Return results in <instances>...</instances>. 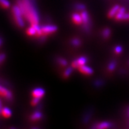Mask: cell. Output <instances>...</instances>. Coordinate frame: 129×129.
Listing matches in <instances>:
<instances>
[{"label":"cell","instance_id":"obj_21","mask_svg":"<svg viewBox=\"0 0 129 129\" xmlns=\"http://www.w3.org/2000/svg\"><path fill=\"white\" fill-rule=\"evenodd\" d=\"M57 62L60 66H62V67H67L68 64V62L65 60V59H63V58H61V57L58 58Z\"/></svg>","mask_w":129,"mask_h":129},{"label":"cell","instance_id":"obj_16","mask_svg":"<svg viewBox=\"0 0 129 129\" xmlns=\"http://www.w3.org/2000/svg\"><path fill=\"white\" fill-rule=\"evenodd\" d=\"M111 31L109 28H105L102 32V35L105 39H108L111 36Z\"/></svg>","mask_w":129,"mask_h":129},{"label":"cell","instance_id":"obj_13","mask_svg":"<svg viewBox=\"0 0 129 129\" xmlns=\"http://www.w3.org/2000/svg\"><path fill=\"white\" fill-rule=\"evenodd\" d=\"M42 117H43V114H42V113L40 112V111H35V112L30 115V119L32 121H37L40 120Z\"/></svg>","mask_w":129,"mask_h":129},{"label":"cell","instance_id":"obj_30","mask_svg":"<svg viewBox=\"0 0 129 129\" xmlns=\"http://www.w3.org/2000/svg\"><path fill=\"white\" fill-rule=\"evenodd\" d=\"M127 109H129V106H128V108H127Z\"/></svg>","mask_w":129,"mask_h":129},{"label":"cell","instance_id":"obj_1","mask_svg":"<svg viewBox=\"0 0 129 129\" xmlns=\"http://www.w3.org/2000/svg\"><path fill=\"white\" fill-rule=\"evenodd\" d=\"M24 18L30 25L39 24V16L32 0H17Z\"/></svg>","mask_w":129,"mask_h":129},{"label":"cell","instance_id":"obj_31","mask_svg":"<svg viewBox=\"0 0 129 129\" xmlns=\"http://www.w3.org/2000/svg\"><path fill=\"white\" fill-rule=\"evenodd\" d=\"M128 125H129V122H128Z\"/></svg>","mask_w":129,"mask_h":129},{"label":"cell","instance_id":"obj_11","mask_svg":"<svg viewBox=\"0 0 129 129\" xmlns=\"http://www.w3.org/2000/svg\"><path fill=\"white\" fill-rule=\"evenodd\" d=\"M120 7H121L119 5H115V6L111 8L110 10L109 11L108 13V16L109 18H112V17H115L118 12Z\"/></svg>","mask_w":129,"mask_h":129},{"label":"cell","instance_id":"obj_5","mask_svg":"<svg viewBox=\"0 0 129 129\" xmlns=\"http://www.w3.org/2000/svg\"><path fill=\"white\" fill-rule=\"evenodd\" d=\"M87 58L85 56H81L74 60L72 62L71 65L73 68H78L80 66L84 65L87 63Z\"/></svg>","mask_w":129,"mask_h":129},{"label":"cell","instance_id":"obj_12","mask_svg":"<svg viewBox=\"0 0 129 129\" xmlns=\"http://www.w3.org/2000/svg\"><path fill=\"white\" fill-rule=\"evenodd\" d=\"M125 13V9L124 7H120L118 12L115 16V18L117 20H122V17Z\"/></svg>","mask_w":129,"mask_h":129},{"label":"cell","instance_id":"obj_20","mask_svg":"<svg viewBox=\"0 0 129 129\" xmlns=\"http://www.w3.org/2000/svg\"><path fill=\"white\" fill-rule=\"evenodd\" d=\"M75 8L77 10L83 11L85 10V9H86V6L84 4H81V3H77V4L75 5Z\"/></svg>","mask_w":129,"mask_h":129},{"label":"cell","instance_id":"obj_25","mask_svg":"<svg viewBox=\"0 0 129 129\" xmlns=\"http://www.w3.org/2000/svg\"><path fill=\"white\" fill-rule=\"evenodd\" d=\"M129 19V13H125L123 17H122V20H128Z\"/></svg>","mask_w":129,"mask_h":129},{"label":"cell","instance_id":"obj_24","mask_svg":"<svg viewBox=\"0 0 129 129\" xmlns=\"http://www.w3.org/2000/svg\"><path fill=\"white\" fill-rule=\"evenodd\" d=\"M5 59H6V55L4 54H3V53L0 54V63H2L5 60Z\"/></svg>","mask_w":129,"mask_h":129},{"label":"cell","instance_id":"obj_8","mask_svg":"<svg viewBox=\"0 0 129 129\" xmlns=\"http://www.w3.org/2000/svg\"><path fill=\"white\" fill-rule=\"evenodd\" d=\"M45 90L42 88H36L34 89L32 91V96L33 98H41L44 96Z\"/></svg>","mask_w":129,"mask_h":129},{"label":"cell","instance_id":"obj_28","mask_svg":"<svg viewBox=\"0 0 129 129\" xmlns=\"http://www.w3.org/2000/svg\"><path fill=\"white\" fill-rule=\"evenodd\" d=\"M126 114H127V116L129 118V109H127V111H126Z\"/></svg>","mask_w":129,"mask_h":129},{"label":"cell","instance_id":"obj_27","mask_svg":"<svg viewBox=\"0 0 129 129\" xmlns=\"http://www.w3.org/2000/svg\"><path fill=\"white\" fill-rule=\"evenodd\" d=\"M3 106H2V103H1V100H0V114H1V112H2Z\"/></svg>","mask_w":129,"mask_h":129},{"label":"cell","instance_id":"obj_7","mask_svg":"<svg viewBox=\"0 0 129 129\" xmlns=\"http://www.w3.org/2000/svg\"><path fill=\"white\" fill-rule=\"evenodd\" d=\"M79 71H80L81 73L84 74V75H91L93 74V70L91 68H90L88 66L85 65H81L78 68Z\"/></svg>","mask_w":129,"mask_h":129},{"label":"cell","instance_id":"obj_26","mask_svg":"<svg viewBox=\"0 0 129 129\" xmlns=\"http://www.w3.org/2000/svg\"><path fill=\"white\" fill-rule=\"evenodd\" d=\"M103 84H104V82L102 81H97L96 83L97 86H102Z\"/></svg>","mask_w":129,"mask_h":129},{"label":"cell","instance_id":"obj_4","mask_svg":"<svg viewBox=\"0 0 129 129\" xmlns=\"http://www.w3.org/2000/svg\"><path fill=\"white\" fill-rule=\"evenodd\" d=\"M41 28L42 33H43V35H45V36L54 33L57 30V27L55 25H53L43 26L41 27Z\"/></svg>","mask_w":129,"mask_h":129},{"label":"cell","instance_id":"obj_15","mask_svg":"<svg viewBox=\"0 0 129 129\" xmlns=\"http://www.w3.org/2000/svg\"><path fill=\"white\" fill-rule=\"evenodd\" d=\"M117 61L115 60H111V62L109 63L108 65V70L110 72L114 71L116 67H117Z\"/></svg>","mask_w":129,"mask_h":129},{"label":"cell","instance_id":"obj_9","mask_svg":"<svg viewBox=\"0 0 129 129\" xmlns=\"http://www.w3.org/2000/svg\"><path fill=\"white\" fill-rule=\"evenodd\" d=\"M113 124L109 121H103L97 124L96 125H95L94 128L97 129H104V128H109L112 127Z\"/></svg>","mask_w":129,"mask_h":129},{"label":"cell","instance_id":"obj_10","mask_svg":"<svg viewBox=\"0 0 129 129\" xmlns=\"http://www.w3.org/2000/svg\"><path fill=\"white\" fill-rule=\"evenodd\" d=\"M72 20L73 22L76 25H81L83 23V20H82V17L81 16V14L75 13H73L72 15Z\"/></svg>","mask_w":129,"mask_h":129},{"label":"cell","instance_id":"obj_23","mask_svg":"<svg viewBox=\"0 0 129 129\" xmlns=\"http://www.w3.org/2000/svg\"><path fill=\"white\" fill-rule=\"evenodd\" d=\"M114 51H115L116 54H120L122 51V47L121 46H117L114 48Z\"/></svg>","mask_w":129,"mask_h":129},{"label":"cell","instance_id":"obj_18","mask_svg":"<svg viewBox=\"0 0 129 129\" xmlns=\"http://www.w3.org/2000/svg\"><path fill=\"white\" fill-rule=\"evenodd\" d=\"M0 5L4 9H8L10 6V3L8 0H0Z\"/></svg>","mask_w":129,"mask_h":129},{"label":"cell","instance_id":"obj_14","mask_svg":"<svg viewBox=\"0 0 129 129\" xmlns=\"http://www.w3.org/2000/svg\"><path fill=\"white\" fill-rule=\"evenodd\" d=\"M1 114L4 118H9L12 116V111L10 110L9 108H8L7 107L3 108L2 112H1Z\"/></svg>","mask_w":129,"mask_h":129},{"label":"cell","instance_id":"obj_3","mask_svg":"<svg viewBox=\"0 0 129 129\" xmlns=\"http://www.w3.org/2000/svg\"><path fill=\"white\" fill-rule=\"evenodd\" d=\"M80 14L82 17V20H83L82 25H83L84 29L87 32H90V28H91V21H90L89 14L85 10L82 11Z\"/></svg>","mask_w":129,"mask_h":129},{"label":"cell","instance_id":"obj_19","mask_svg":"<svg viewBox=\"0 0 129 129\" xmlns=\"http://www.w3.org/2000/svg\"><path fill=\"white\" fill-rule=\"evenodd\" d=\"M71 44L74 47H79L81 44V41L78 38H74L71 40Z\"/></svg>","mask_w":129,"mask_h":129},{"label":"cell","instance_id":"obj_32","mask_svg":"<svg viewBox=\"0 0 129 129\" xmlns=\"http://www.w3.org/2000/svg\"><path fill=\"white\" fill-rule=\"evenodd\" d=\"M128 64H129V61H128Z\"/></svg>","mask_w":129,"mask_h":129},{"label":"cell","instance_id":"obj_2","mask_svg":"<svg viewBox=\"0 0 129 129\" xmlns=\"http://www.w3.org/2000/svg\"><path fill=\"white\" fill-rule=\"evenodd\" d=\"M12 13L14 21L19 28H23L25 25V18L20 8L17 5H15L12 8Z\"/></svg>","mask_w":129,"mask_h":129},{"label":"cell","instance_id":"obj_22","mask_svg":"<svg viewBox=\"0 0 129 129\" xmlns=\"http://www.w3.org/2000/svg\"><path fill=\"white\" fill-rule=\"evenodd\" d=\"M40 100H41V98H34L31 101V105L32 106L37 105H38V104H39V102H40Z\"/></svg>","mask_w":129,"mask_h":129},{"label":"cell","instance_id":"obj_29","mask_svg":"<svg viewBox=\"0 0 129 129\" xmlns=\"http://www.w3.org/2000/svg\"><path fill=\"white\" fill-rule=\"evenodd\" d=\"M1 43H2V41H1V40L0 39V46L1 45Z\"/></svg>","mask_w":129,"mask_h":129},{"label":"cell","instance_id":"obj_17","mask_svg":"<svg viewBox=\"0 0 129 129\" xmlns=\"http://www.w3.org/2000/svg\"><path fill=\"white\" fill-rule=\"evenodd\" d=\"M73 67H70L67 68L66 69V70L64 71V73H63V77L65 78H68V77L70 76L71 74H72V71H73Z\"/></svg>","mask_w":129,"mask_h":129},{"label":"cell","instance_id":"obj_6","mask_svg":"<svg viewBox=\"0 0 129 129\" xmlns=\"http://www.w3.org/2000/svg\"><path fill=\"white\" fill-rule=\"evenodd\" d=\"M0 95L8 100L12 99L13 96L12 91H10L7 88L4 87L1 85H0Z\"/></svg>","mask_w":129,"mask_h":129}]
</instances>
